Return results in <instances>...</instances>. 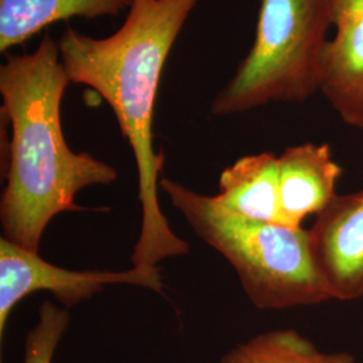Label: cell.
<instances>
[{"label":"cell","mask_w":363,"mask_h":363,"mask_svg":"<svg viewBox=\"0 0 363 363\" xmlns=\"http://www.w3.org/2000/svg\"><path fill=\"white\" fill-rule=\"evenodd\" d=\"M199 1L135 0L112 35L93 38L67 26L57 40L70 82L104 99L135 156L142 225L130 255L132 267L155 268L163 259L190 252L189 242L171 229L160 208L157 190L164 154L156 152L152 128L163 69Z\"/></svg>","instance_id":"obj_1"},{"label":"cell","mask_w":363,"mask_h":363,"mask_svg":"<svg viewBox=\"0 0 363 363\" xmlns=\"http://www.w3.org/2000/svg\"><path fill=\"white\" fill-rule=\"evenodd\" d=\"M70 84L58 42L49 34L33 52H7L0 66L1 115L11 127L1 237L35 253L54 217L84 210L76 203L79 191L118 178L113 166L73 151L66 142L61 105Z\"/></svg>","instance_id":"obj_2"},{"label":"cell","mask_w":363,"mask_h":363,"mask_svg":"<svg viewBox=\"0 0 363 363\" xmlns=\"http://www.w3.org/2000/svg\"><path fill=\"white\" fill-rule=\"evenodd\" d=\"M159 187L191 230L233 267L244 294L259 310L333 300L315 267L307 230L242 218L214 196L169 178H162Z\"/></svg>","instance_id":"obj_3"},{"label":"cell","mask_w":363,"mask_h":363,"mask_svg":"<svg viewBox=\"0 0 363 363\" xmlns=\"http://www.w3.org/2000/svg\"><path fill=\"white\" fill-rule=\"evenodd\" d=\"M333 26L325 0H259L253 43L210 104L213 116L271 103H304L320 91Z\"/></svg>","instance_id":"obj_4"},{"label":"cell","mask_w":363,"mask_h":363,"mask_svg":"<svg viewBox=\"0 0 363 363\" xmlns=\"http://www.w3.org/2000/svg\"><path fill=\"white\" fill-rule=\"evenodd\" d=\"M109 286H133L163 294L164 284L155 268L132 267L127 271H72L55 267L39 253L0 238V337L10 315L23 298L50 292L65 308H72Z\"/></svg>","instance_id":"obj_5"},{"label":"cell","mask_w":363,"mask_h":363,"mask_svg":"<svg viewBox=\"0 0 363 363\" xmlns=\"http://www.w3.org/2000/svg\"><path fill=\"white\" fill-rule=\"evenodd\" d=\"M308 232L315 267L333 300L363 296V190L339 195Z\"/></svg>","instance_id":"obj_6"},{"label":"cell","mask_w":363,"mask_h":363,"mask_svg":"<svg viewBox=\"0 0 363 363\" xmlns=\"http://www.w3.org/2000/svg\"><path fill=\"white\" fill-rule=\"evenodd\" d=\"M334 37L325 48L320 91L340 120L363 130V0H325Z\"/></svg>","instance_id":"obj_7"},{"label":"cell","mask_w":363,"mask_h":363,"mask_svg":"<svg viewBox=\"0 0 363 363\" xmlns=\"http://www.w3.org/2000/svg\"><path fill=\"white\" fill-rule=\"evenodd\" d=\"M342 167L328 144L303 143L279 155V223L301 228L337 196Z\"/></svg>","instance_id":"obj_8"},{"label":"cell","mask_w":363,"mask_h":363,"mask_svg":"<svg viewBox=\"0 0 363 363\" xmlns=\"http://www.w3.org/2000/svg\"><path fill=\"white\" fill-rule=\"evenodd\" d=\"M213 196L242 218L279 223V156L259 152L237 159L220 172Z\"/></svg>","instance_id":"obj_9"},{"label":"cell","mask_w":363,"mask_h":363,"mask_svg":"<svg viewBox=\"0 0 363 363\" xmlns=\"http://www.w3.org/2000/svg\"><path fill=\"white\" fill-rule=\"evenodd\" d=\"M132 0H0V52L7 54L52 23L116 16Z\"/></svg>","instance_id":"obj_10"},{"label":"cell","mask_w":363,"mask_h":363,"mask_svg":"<svg viewBox=\"0 0 363 363\" xmlns=\"http://www.w3.org/2000/svg\"><path fill=\"white\" fill-rule=\"evenodd\" d=\"M218 363H355L350 352H323L294 328L272 330L228 351Z\"/></svg>","instance_id":"obj_11"},{"label":"cell","mask_w":363,"mask_h":363,"mask_svg":"<svg viewBox=\"0 0 363 363\" xmlns=\"http://www.w3.org/2000/svg\"><path fill=\"white\" fill-rule=\"evenodd\" d=\"M69 325V310L45 300L39 307L35 325L25 337L23 363H52Z\"/></svg>","instance_id":"obj_12"},{"label":"cell","mask_w":363,"mask_h":363,"mask_svg":"<svg viewBox=\"0 0 363 363\" xmlns=\"http://www.w3.org/2000/svg\"><path fill=\"white\" fill-rule=\"evenodd\" d=\"M132 1H135V0H132Z\"/></svg>","instance_id":"obj_13"}]
</instances>
